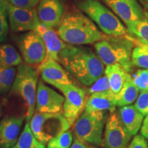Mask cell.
Segmentation results:
<instances>
[{
  "label": "cell",
  "instance_id": "obj_1",
  "mask_svg": "<svg viewBox=\"0 0 148 148\" xmlns=\"http://www.w3.org/2000/svg\"><path fill=\"white\" fill-rule=\"evenodd\" d=\"M58 62L85 86H91L104 75V64L88 48L67 44L59 56Z\"/></svg>",
  "mask_w": 148,
  "mask_h": 148
},
{
  "label": "cell",
  "instance_id": "obj_2",
  "mask_svg": "<svg viewBox=\"0 0 148 148\" xmlns=\"http://www.w3.org/2000/svg\"><path fill=\"white\" fill-rule=\"evenodd\" d=\"M56 33L64 42L72 45L95 43L107 38L95 23L79 10L64 13Z\"/></svg>",
  "mask_w": 148,
  "mask_h": 148
},
{
  "label": "cell",
  "instance_id": "obj_3",
  "mask_svg": "<svg viewBox=\"0 0 148 148\" xmlns=\"http://www.w3.org/2000/svg\"><path fill=\"white\" fill-rule=\"evenodd\" d=\"M76 6L99 27L105 34L124 37L127 30L117 16L98 0H79Z\"/></svg>",
  "mask_w": 148,
  "mask_h": 148
},
{
  "label": "cell",
  "instance_id": "obj_4",
  "mask_svg": "<svg viewBox=\"0 0 148 148\" xmlns=\"http://www.w3.org/2000/svg\"><path fill=\"white\" fill-rule=\"evenodd\" d=\"M136 42L134 38L127 36L126 40H108L106 38L95 43L97 56L105 65L119 64L127 72L130 71L133 65L132 47Z\"/></svg>",
  "mask_w": 148,
  "mask_h": 148
},
{
  "label": "cell",
  "instance_id": "obj_5",
  "mask_svg": "<svg viewBox=\"0 0 148 148\" xmlns=\"http://www.w3.org/2000/svg\"><path fill=\"white\" fill-rule=\"evenodd\" d=\"M38 72L34 66L26 63L18 66L16 75L11 90L19 95L27 106L26 122H29L35 111Z\"/></svg>",
  "mask_w": 148,
  "mask_h": 148
},
{
  "label": "cell",
  "instance_id": "obj_6",
  "mask_svg": "<svg viewBox=\"0 0 148 148\" xmlns=\"http://www.w3.org/2000/svg\"><path fill=\"white\" fill-rule=\"evenodd\" d=\"M29 124L35 138L43 144L47 143L70 127L63 114L60 112L46 113L36 111Z\"/></svg>",
  "mask_w": 148,
  "mask_h": 148
},
{
  "label": "cell",
  "instance_id": "obj_7",
  "mask_svg": "<svg viewBox=\"0 0 148 148\" xmlns=\"http://www.w3.org/2000/svg\"><path fill=\"white\" fill-rule=\"evenodd\" d=\"M106 119V111L84 110L75 121L73 131L75 138L91 145H101Z\"/></svg>",
  "mask_w": 148,
  "mask_h": 148
},
{
  "label": "cell",
  "instance_id": "obj_8",
  "mask_svg": "<svg viewBox=\"0 0 148 148\" xmlns=\"http://www.w3.org/2000/svg\"><path fill=\"white\" fill-rule=\"evenodd\" d=\"M63 93V115L70 126L74 123L82 114L86 105V92L81 88L73 84L57 86Z\"/></svg>",
  "mask_w": 148,
  "mask_h": 148
},
{
  "label": "cell",
  "instance_id": "obj_9",
  "mask_svg": "<svg viewBox=\"0 0 148 148\" xmlns=\"http://www.w3.org/2000/svg\"><path fill=\"white\" fill-rule=\"evenodd\" d=\"M18 47L25 62L38 66L45 60L46 49L41 36L35 30L23 34L18 41Z\"/></svg>",
  "mask_w": 148,
  "mask_h": 148
},
{
  "label": "cell",
  "instance_id": "obj_10",
  "mask_svg": "<svg viewBox=\"0 0 148 148\" xmlns=\"http://www.w3.org/2000/svg\"><path fill=\"white\" fill-rule=\"evenodd\" d=\"M132 135L121 123L118 113L112 112L106 122L104 138L102 140L104 148H127Z\"/></svg>",
  "mask_w": 148,
  "mask_h": 148
},
{
  "label": "cell",
  "instance_id": "obj_11",
  "mask_svg": "<svg viewBox=\"0 0 148 148\" xmlns=\"http://www.w3.org/2000/svg\"><path fill=\"white\" fill-rule=\"evenodd\" d=\"M8 12L10 28L15 32L34 30L40 23L35 8H18L9 3Z\"/></svg>",
  "mask_w": 148,
  "mask_h": 148
},
{
  "label": "cell",
  "instance_id": "obj_12",
  "mask_svg": "<svg viewBox=\"0 0 148 148\" xmlns=\"http://www.w3.org/2000/svg\"><path fill=\"white\" fill-rule=\"evenodd\" d=\"M64 97L44 84L38 82L35 109L36 112L46 113H58L63 108Z\"/></svg>",
  "mask_w": 148,
  "mask_h": 148
},
{
  "label": "cell",
  "instance_id": "obj_13",
  "mask_svg": "<svg viewBox=\"0 0 148 148\" xmlns=\"http://www.w3.org/2000/svg\"><path fill=\"white\" fill-rule=\"evenodd\" d=\"M109 8L126 24L148 17L137 0H104Z\"/></svg>",
  "mask_w": 148,
  "mask_h": 148
},
{
  "label": "cell",
  "instance_id": "obj_14",
  "mask_svg": "<svg viewBox=\"0 0 148 148\" xmlns=\"http://www.w3.org/2000/svg\"><path fill=\"white\" fill-rule=\"evenodd\" d=\"M36 10L40 23L54 29L63 17L65 7L62 0H40Z\"/></svg>",
  "mask_w": 148,
  "mask_h": 148
},
{
  "label": "cell",
  "instance_id": "obj_15",
  "mask_svg": "<svg viewBox=\"0 0 148 148\" xmlns=\"http://www.w3.org/2000/svg\"><path fill=\"white\" fill-rule=\"evenodd\" d=\"M25 117L7 116L0 121V148H10L17 141Z\"/></svg>",
  "mask_w": 148,
  "mask_h": 148
},
{
  "label": "cell",
  "instance_id": "obj_16",
  "mask_svg": "<svg viewBox=\"0 0 148 148\" xmlns=\"http://www.w3.org/2000/svg\"><path fill=\"white\" fill-rule=\"evenodd\" d=\"M43 81L56 87L60 85L72 84L69 75L65 69L53 60H43L37 68Z\"/></svg>",
  "mask_w": 148,
  "mask_h": 148
},
{
  "label": "cell",
  "instance_id": "obj_17",
  "mask_svg": "<svg viewBox=\"0 0 148 148\" xmlns=\"http://www.w3.org/2000/svg\"><path fill=\"white\" fill-rule=\"evenodd\" d=\"M34 30L41 36L45 43L46 56L44 60H53L58 62L59 56L67 43L61 39L53 29L46 27L40 23Z\"/></svg>",
  "mask_w": 148,
  "mask_h": 148
},
{
  "label": "cell",
  "instance_id": "obj_18",
  "mask_svg": "<svg viewBox=\"0 0 148 148\" xmlns=\"http://www.w3.org/2000/svg\"><path fill=\"white\" fill-rule=\"evenodd\" d=\"M115 94L112 91L90 94L85 105L86 111H110L114 112L116 108Z\"/></svg>",
  "mask_w": 148,
  "mask_h": 148
},
{
  "label": "cell",
  "instance_id": "obj_19",
  "mask_svg": "<svg viewBox=\"0 0 148 148\" xmlns=\"http://www.w3.org/2000/svg\"><path fill=\"white\" fill-rule=\"evenodd\" d=\"M119 119L132 136L136 135L140 129L144 119L142 114L134 106H121L118 112Z\"/></svg>",
  "mask_w": 148,
  "mask_h": 148
},
{
  "label": "cell",
  "instance_id": "obj_20",
  "mask_svg": "<svg viewBox=\"0 0 148 148\" xmlns=\"http://www.w3.org/2000/svg\"><path fill=\"white\" fill-rule=\"evenodd\" d=\"M127 72L119 64L107 65L104 74L108 79L111 91L118 94L126 80Z\"/></svg>",
  "mask_w": 148,
  "mask_h": 148
},
{
  "label": "cell",
  "instance_id": "obj_21",
  "mask_svg": "<svg viewBox=\"0 0 148 148\" xmlns=\"http://www.w3.org/2000/svg\"><path fill=\"white\" fill-rule=\"evenodd\" d=\"M139 92V90L133 83L132 77L127 73L124 85L119 93L115 95L116 106L121 107L132 103L137 99Z\"/></svg>",
  "mask_w": 148,
  "mask_h": 148
},
{
  "label": "cell",
  "instance_id": "obj_22",
  "mask_svg": "<svg viewBox=\"0 0 148 148\" xmlns=\"http://www.w3.org/2000/svg\"><path fill=\"white\" fill-rule=\"evenodd\" d=\"M22 63V58L13 46L0 45V67H12Z\"/></svg>",
  "mask_w": 148,
  "mask_h": 148
},
{
  "label": "cell",
  "instance_id": "obj_23",
  "mask_svg": "<svg viewBox=\"0 0 148 148\" xmlns=\"http://www.w3.org/2000/svg\"><path fill=\"white\" fill-rule=\"evenodd\" d=\"M127 30L130 36L139 43L148 45V17L127 24Z\"/></svg>",
  "mask_w": 148,
  "mask_h": 148
},
{
  "label": "cell",
  "instance_id": "obj_24",
  "mask_svg": "<svg viewBox=\"0 0 148 148\" xmlns=\"http://www.w3.org/2000/svg\"><path fill=\"white\" fill-rule=\"evenodd\" d=\"M17 69L12 67H0V94L11 89L15 79Z\"/></svg>",
  "mask_w": 148,
  "mask_h": 148
},
{
  "label": "cell",
  "instance_id": "obj_25",
  "mask_svg": "<svg viewBox=\"0 0 148 148\" xmlns=\"http://www.w3.org/2000/svg\"><path fill=\"white\" fill-rule=\"evenodd\" d=\"M38 140L35 138L31 130L29 122H26L17 141L12 148H35Z\"/></svg>",
  "mask_w": 148,
  "mask_h": 148
},
{
  "label": "cell",
  "instance_id": "obj_26",
  "mask_svg": "<svg viewBox=\"0 0 148 148\" xmlns=\"http://www.w3.org/2000/svg\"><path fill=\"white\" fill-rule=\"evenodd\" d=\"M132 61L134 65L148 69V45L137 44L132 50Z\"/></svg>",
  "mask_w": 148,
  "mask_h": 148
},
{
  "label": "cell",
  "instance_id": "obj_27",
  "mask_svg": "<svg viewBox=\"0 0 148 148\" xmlns=\"http://www.w3.org/2000/svg\"><path fill=\"white\" fill-rule=\"evenodd\" d=\"M8 0H0V42L7 39L9 29Z\"/></svg>",
  "mask_w": 148,
  "mask_h": 148
},
{
  "label": "cell",
  "instance_id": "obj_28",
  "mask_svg": "<svg viewBox=\"0 0 148 148\" xmlns=\"http://www.w3.org/2000/svg\"><path fill=\"white\" fill-rule=\"evenodd\" d=\"M73 141V134L69 130L61 132L47 143V148H69Z\"/></svg>",
  "mask_w": 148,
  "mask_h": 148
},
{
  "label": "cell",
  "instance_id": "obj_29",
  "mask_svg": "<svg viewBox=\"0 0 148 148\" xmlns=\"http://www.w3.org/2000/svg\"><path fill=\"white\" fill-rule=\"evenodd\" d=\"M132 82L140 92L148 89V69H139L132 77Z\"/></svg>",
  "mask_w": 148,
  "mask_h": 148
},
{
  "label": "cell",
  "instance_id": "obj_30",
  "mask_svg": "<svg viewBox=\"0 0 148 148\" xmlns=\"http://www.w3.org/2000/svg\"><path fill=\"white\" fill-rule=\"evenodd\" d=\"M111 91L108 79L106 75H103L100 78L95 81L90 86L88 90L90 94L97 93V92H106Z\"/></svg>",
  "mask_w": 148,
  "mask_h": 148
},
{
  "label": "cell",
  "instance_id": "obj_31",
  "mask_svg": "<svg viewBox=\"0 0 148 148\" xmlns=\"http://www.w3.org/2000/svg\"><path fill=\"white\" fill-rule=\"evenodd\" d=\"M134 106L144 116L148 115V90L140 92Z\"/></svg>",
  "mask_w": 148,
  "mask_h": 148
},
{
  "label": "cell",
  "instance_id": "obj_32",
  "mask_svg": "<svg viewBox=\"0 0 148 148\" xmlns=\"http://www.w3.org/2000/svg\"><path fill=\"white\" fill-rule=\"evenodd\" d=\"M40 0H8L10 4L18 8H34L39 3Z\"/></svg>",
  "mask_w": 148,
  "mask_h": 148
},
{
  "label": "cell",
  "instance_id": "obj_33",
  "mask_svg": "<svg viewBox=\"0 0 148 148\" xmlns=\"http://www.w3.org/2000/svg\"><path fill=\"white\" fill-rule=\"evenodd\" d=\"M127 148H148V143L141 134H136Z\"/></svg>",
  "mask_w": 148,
  "mask_h": 148
},
{
  "label": "cell",
  "instance_id": "obj_34",
  "mask_svg": "<svg viewBox=\"0 0 148 148\" xmlns=\"http://www.w3.org/2000/svg\"><path fill=\"white\" fill-rule=\"evenodd\" d=\"M69 148H96L94 146L91 145V144L86 143L83 140L77 139L75 138L72 145L70 146Z\"/></svg>",
  "mask_w": 148,
  "mask_h": 148
},
{
  "label": "cell",
  "instance_id": "obj_35",
  "mask_svg": "<svg viewBox=\"0 0 148 148\" xmlns=\"http://www.w3.org/2000/svg\"><path fill=\"white\" fill-rule=\"evenodd\" d=\"M140 132L142 136L148 139V115L146 116L143 119V123L140 129Z\"/></svg>",
  "mask_w": 148,
  "mask_h": 148
},
{
  "label": "cell",
  "instance_id": "obj_36",
  "mask_svg": "<svg viewBox=\"0 0 148 148\" xmlns=\"http://www.w3.org/2000/svg\"><path fill=\"white\" fill-rule=\"evenodd\" d=\"M138 1L140 4L142 5L146 14L148 16V0H138Z\"/></svg>",
  "mask_w": 148,
  "mask_h": 148
},
{
  "label": "cell",
  "instance_id": "obj_37",
  "mask_svg": "<svg viewBox=\"0 0 148 148\" xmlns=\"http://www.w3.org/2000/svg\"><path fill=\"white\" fill-rule=\"evenodd\" d=\"M35 148H45V144L40 143V142L38 141V143H37V145H36V147Z\"/></svg>",
  "mask_w": 148,
  "mask_h": 148
},
{
  "label": "cell",
  "instance_id": "obj_38",
  "mask_svg": "<svg viewBox=\"0 0 148 148\" xmlns=\"http://www.w3.org/2000/svg\"><path fill=\"white\" fill-rule=\"evenodd\" d=\"M1 115H2V106H1V103H0V119H1Z\"/></svg>",
  "mask_w": 148,
  "mask_h": 148
},
{
  "label": "cell",
  "instance_id": "obj_39",
  "mask_svg": "<svg viewBox=\"0 0 148 148\" xmlns=\"http://www.w3.org/2000/svg\"><path fill=\"white\" fill-rule=\"evenodd\" d=\"M147 90H148V89H147Z\"/></svg>",
  "mask_w": 148,
  "mask_h": 148
}]
</instances>
